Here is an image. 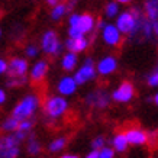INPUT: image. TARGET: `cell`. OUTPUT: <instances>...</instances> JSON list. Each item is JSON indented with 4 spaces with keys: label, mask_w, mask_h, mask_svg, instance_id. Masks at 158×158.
Wrapping results in <instances>:
<instances>
[{
    "label": "cell",
    "mask_w": 158,
    "mask_h": 158,
    "mask_svg": "<svg viewBox=\"0 0 158 158\" xmlns=\"http://www.w3.org/2000/svg\"><path fill=\"white\" fill-rule=\"evenodd\" d=\"M144 13L141 12L139 7H134L132 10H125L120 12V15L115 19V25L118 26L122 35H128L129 38H132L138 29L139 20L142 19Z\"/></svg>",
    "instance_id": "cell-1"
},
{
    "label": "cell",
    "mask_w": 158,
    "mask_h": 158,
    "mask_svg": "<svg viewBox=\"0 0 158 158\" xmlns=\"http://www.w3.org/2000/svg\"><path fill=\"white\" fill-rule=\"evenodd\" d=\"M39 103H41V99L38 94H35V93L26 94L15 105V107L12 109V116H15L20 122L31 119L39 109Z\"/></svg>",
    "instance_id": "cell-2"
},
{
    "label": "cell",
    "mask_w": 158,
    "mask_h": 158,
    "mask_svg": "<svg viewBox=\"0 0 158 158\" xmlns=\"http://www.w3.org/2000/svg\"><path fill=\"white\" fill-rule=\"evenodd\" d=\"M70 109V103H68L67 97H62L60 94H52L48 96L44 102V113L45 116L51 120H58Z\"/></svg>",
    "instance_id": "cell-3"
},
{
    "label": "cell",
    "mask_w": 158,
    "mask_h": 158,
    "mask_svg": "<svg viewBox=\"0 0 158 158\" xmlns=\"http://www.w3.org/2000/svg\"><path fill=\"white\" fill-rule=\"evenodd\" d=\"M39 47H41V51L44 54H47L49 57H57V55H61L62 49H64V44L61 42V39L58 36V34L52 29H48L45 31L42 35H41V39H39Z\"/></svg>",
    "instance_id": "cell-4"
},
{
    "label": "cell",
    "mask_w": 158,
    "mask_h": 158,
    "mask_svg": "<svg viewBox=\"0 0 158 158\" xmlns=\"http://www.w3.org/2000/svg\"><path fill=\"white\" fill-rule=\"evenodd\" d=\"M97 76V70H96V64L91 60L90 57L84 58V61L81 62V65L74 71V78L78 86H84L87 83L93 81Z\"/></svg>",
    "instance_id": "cell-5"
},
{
    "label": "cell",
    "mask_w": 158,
    "mask_h": 158,
    "mask_svg": "<svg viewBox=\"0 0 158 158\" xmlns=\"http://www.w3.org/2000/svg\"><path fill=\"white\" fill-rule=\"evenodd\" d=\"M20 141L15 134H6L0 138V158H18Z\"/></svg>",
    "instance_id": "cell-6"
},
{
    "label": "cell",
    "mask_w": 158,
    "mask_h": 158,
    "mask_svg": "<svg viewBox=\"0 0 158 158\" xmlns=\"http://www.w3.org/2000/svg\"><path fill=\"white\" fill-rule=\"evenodd\" d=\"M100 38L105 45L115 48V47H119L122 44L123 35H122V32L118 29V26L115 23H107L106 22V25L100 29Z\"/></svg>",
    "instance_id": "cell-7"
},
{
    "label": "cell",
    "mask_w": 158,
    "mask_h": 158,
    "mask_svg": "<svg viewBox=\"0 0 158 158\" xmlns=\"http://www.w3.org/2000/svg\"><path fill=\"white\" fill-rule=\"evenodd\" d=\"M29 70L31 65L28 62V58L12 57L9 60V68H7L9 78H25L29 74Z\"/></svg>",
    "instance_id": "cell-8"
},
{
    "label": "cell",
    "mask_w": 158,
    "mask_h": 158,
    "mask_svg": "<svg viewBox=\"0 0 158 158\" xmlns=\"http://www.w3.org/2000/svg\"><path fill=\"white\" fill-rule=\"evenodd\" d=\"M112 100L116 103H129L135 97V87L131 81H122L112 91Z\"/></svg>",
    "instance_id": "cell-9"
},
{
    "label": "cell",
    "mask_w": 158,
    "mask_h": 158,
    "mask_svg": "<svg viewBox=\"0 0 158 158\" xmlns=\"http://www.w3.org/2000/svg\"><path fill=\"white\" fill-rule=\"evenodd\" d=\"M110 99H112V96H110L106 90H103V89H96V90L87 93L86 103L89 106H91V107H94V109H105V107H107V105H109Z\"/></svg>",
    "instance_id": "cell-10"
},
{
    "label": "cell",
    "mask_w": 158,
    "mask_h": 158,
    "mask_svg": "<svg viewBox=\"0 0 158 158\" xmlns=\"http://www.w3.org/2000/svg\"><path fill=\"white\" fill-rule=\"evenodd\" d=\"M49 71V62L47 60H36L31 65L29 70V80L35 84H39L45 80V77L48 76Z\"/></svg>",
    "instance_id": "cell-11"
},
{
    "label": "cell",
    "mask_w": 158,
    "mask_h": 158,
    "mask_svg": "<svg viewBox=\"0 0 158 158\" xmlns=\"http://www.w3.org/2000/svg\"><path fill=\"white\" fill-rule=\"evenodd\" d=\"M77 89H78V84H77L74 76H62L60 80L57 81V86H55V90H57V94L62 97H70L73 94H76Z\"/></svg>",
    "instance_id": "cell-12"
},
{
    "label": "cell",
    "mask_w": 158,
    "mask_h": 158,
    "mask_svg": "<svg viewBox=\"0 0 158 158\" xmlns=\"http://www.w3.org/2000/svg\"><path fill=\"white\" fill-rule=\"evenodd\" d=\"M97 74L102 77H109L118 70V58L113 55H105L96 62Z\"/></svg>",
    "instance_id": "cell-13"
},
{
    "label": "cell",
    "mask_w": 158,
    "mask_h": 158,
    "mask_svg": "<svg viewBox=\"0 0 158 158\" xmlns=\"http://www.w3.org/2000/svg\"><path fill=\"white\" fill-rule=\"evenodd\" d=\"M125 135H126V138H128L129 145H134V147L145 145L149 139V135L147 134L144 129L136 128V126H134V128H128V129L125 131Z\"/></svg>",
    "instance_id": "cell-14"
},
{
    "label": "cell",
    "mask_w": 158,
    "mask_h": 158,
    "mask_svg": "<svg viewBox=\"0 0 158 158\" xmlns=\"http://www.w3.org/2000/svg\"><path fill=\"white\" fill-rule=\"evenodd\" d=\"M76 28H78L81 31V34L86 36V35L94 32V29L97 28V20L96 18L91 13H80V18H78V23L76 25Z\"/></svg>",
    "instance_id": "cell-15"
},
{
    "label": "cell",
    "mask_w": 158,
    "mask_h": 158,
    "mask_svg": "<svg viewBox=\"0 0 158 158\" xmlns=\"http://www.w3.org/2000/svg\"><path fill=\"white\" fill-rule=\"evenodd\" d=\"M89 45H90V41H89L86 36L78 38V39H67L65 44H64V47L67 48L68 52H74V54H77V55L84 52V51L89 48Z\"/></svg>",
    "instance_id": "cell-16"
},
{
    "label": "cell",
    "mask_w": 158,
    "mask_h": 158,
    "mask_svg": "<svg viewBox=\"0 0 158 158\" xmlns=\"http://www.w3.org/2000/svg\"><path fill=\"white\" fill-rule=\"evenodd\" d=\"M60 65L64 71H76L77 65H78V55L74 52H65L62 54L61 61H60Z\"/></svg>",
    "instance_id": "cell-17"
},
{
    "label": "cell",
    "mask_w": 158,
    "mask_h": 158,
    "mask_svg": "<svg viewBox=\"0 0 158 158\" xmlns=\"http://www.w3.org/2000/svg\"><path fill=\"white\" fill-rule=\"evenodd\" d=\"M128 147H129V142L125 132H119L112 138V148L115 149V152H125Z\"/></svg>",
    "instance_id": "cell-18"
},
{
    "label": "cell",
    "mask_w": 158,
    "mask_h": 158,
    "mask_svg": "<svg viewBox=\"0 0 158 158\" xmlns=\"http://www.w3.org/2000/svg\"><path fill=\"white\" fill-rule=\"evenodd\" d=\"M144 15L151 22L158 20V0H145Z\"/></svg>",
    "instance_id": "cell-19"
},
{
    "label": "cell",
    "mask_w": 158,
    "mask_h": 158,
    "mask_svg": "<svg viewBox=\"0 0 158 158\" xmlns=\"http://www.w3.org/2000/svg\"><path fill=\"white\" fill-rule=\"evenodd\" d=\"M19 125H20V120H18L15 116L10 115V116H7L6 119H3L0 128H2V131L6 132V134H15L16 131L19 129Z\"/></svg>",
    "instance_id": "cell-20"
},
{
    "label": "cell",
    "mask_w": 158,
    "mask_h": 158,
    "mask_svg": "<svg viewBox=\"0 0 158 158\" xmlns=\"http://www.w3.org/2000/svg\"><path fill=\"white\" fill-rule=\"evenodd\" d=\"M41 151H42V145H41V142L38 141L36 136L31 135V136L26 139V152H28L29 155L36 157V155L41 154Z\"/></svg>",
    "instance_id": "cell-21"
},
{
    "label": "cell",
    "mask_w": 158,
    "mask_h": 158,
    "mask_svg": "<svg viewBox=\"0 0 158 158\" xmlns=\"http://www.w3.org/2000/svg\"><path fill=\"white\" fill-rule=\"evenodd\" d=\"M105 16L107 19H116L120 15V5L115 0H110L105 5Z\"/></svg>",
    "instance_id": "cell-22"
},
{
    "label": "cell",
    "mask_w": 158,
    "mask_h": 158,
    "mask_svg": "<svg viewBox=\"0 0 158 158\" xmlns=\"http://www.w3.org/2000/svg\"><path fill=\"white\" fill-rule=\"evenodd\" d=\"M70 6L65 5V3H58L55 7H52L51 9V12H49V16H51V19L54 20V22H58V20H61L65 15H67V12L70 9H68Z\"/></svg>",
    "instance_id": "cell-23"
},
{
    "label": "cell",
    "mask_w": 158,
    "mask_h": 158,
    "mask_svg": "<svg viewBox=\"0 0 158 158\" xmlns=\"http://www.w3.org/2000/svg\"><path fill=\"white\" fill-rule=\"evenodd\" d=\"M65 145H67V138L65 136H58V138H54L48 145V149L49 152H61L62 149L65 148Z\"/></svg>",
    "instance_id": "cell-24"
},
{
    "label": "cell",
    "mask_w": 158,
    "mask_h": 158,
    "mask_svg": "<svg viewBox=\"0 0 158 158\" xmlns=\"http://www.w3.org/2000/svg\"><path fill=\"white\" fill-rule=\"evenodd\" d=\"M25 55L26 58H36L41 52V47H38L36 44H28L26 47H25Z\"/></svg>",
    "instance_id": "cell-25"
},
{
    "label": "cell",
    "mask_w": 158,
    "mask_h": 158,
    "mask_svg": "<svg viewBox=\"0 0 158 158\" xmlns=\"http://www.w3.org/2000/svg\"><path fill=\"white\" fill-rule=\"evenodd\" d=\"M106 147V138L103 135H97L91 139V149L93 151H100Z\"/></svg>",
    "instance_id": "cell-26"
},
{
    "label": "cell",
    "mask_w": 158,
    "mask_h": 158,
    "mask_svg": "<svg viewBox=\"0 0 158 158\" xmlns=\"http://www.w3.org/2000/svg\"><path fill=\"white\" fill-rule=\"evenodd\" d=\"M32 128H34V122L31 119H28V120H22L20 122V125H19V132H23V134H28L29 135V132L32 131ZM16 131V132H18Z\"/></svg>",
    "instance_id": "cell-27"
},
{
    "label": "cell",
    "mask_w": 158,
    "mask_h": 158,
    "mask_svg": "<svg viewBox=\"0 0 158 158\" xmlns=\"http://www.w3.org/2000/svg\"><path fill=\"white\" fill-rule=\"evenodd\" d=\"M67 35H68V39H78V38H83L84 35L81 34V31L76 26H68L67 29Z\"/></svg>",
    "instance_id": "cell-28"
},
{
    "label": "cell",
    "mask_w": 158,
    "mask_h": 158,
    "mask_svg": "<svg viewBox=\"0 0 158 158\" xmlns=\"http://www.w3.org/2000/svg\"><path fill=\"white\" fill-rule=\"evenodd\" d=\"M147 83H148V86L152 87V89L158 87V70H154V71L149 74L148 78H147Z\"/></svg>",
    "instance_id": "cell-29"
},
{
    "label": "cell",
    "mask_w": 158,
    "mask_h": 158,
    "mask_svg": "<svg viewBox=\"0 0 158 158\" xmlns=\"http://www.w3.org/2000/svg\"><path fill=\"white\" fill-rule=\"evenodd\" d=\"M99 158H115V149L112 147H105L99 151Z\"/></svg>",
    "instance_id": "cell-30"
},
{
    "label": "cell",
    "mask_w": 158,
    "mask_h": 158,
    "mask_svg": "<svg viewBox=\"0 0 158 158\" xmlns=\"http://www.w3.org/2000/svg\"><path fill=\"white\" fill-rule=\"evenodd\" d=\"M25 83H26V77L25 78H9L6 81V84L9 87H20V86H23Z\"/></svg>",
    "instance_id": "cell-31"
},
{
    "label": "cell",
    "mask_w": 158,
    "mask_h": 158,
    "mask_svg": "<svg viewBox=\"0 0 158 158\" xmlns=\"http://www.w3.org/2000/svg\"><path fill=\"white\" fill-rule=\"evenodd\" d=\"M7 68H9V61H6L3 57H0V76H3L7 73Z\"/></svg>",
    "instance_id": "cell-32"
},
{
    "label": "cell",
    "mask_w": 158,
    "mask_h": 158,
    "mask_svg": "<svg viewBox=\"0 0 158 158\" xmlns=\"http://www.w3.org/2000/svg\"><path fill=\"white\" fill-rule=\"evenodd\" d=\"M6 99H7V94H6L5 89H2V87H0V106L5 105V103H6Z\"/></svg>",
    "instance_id": "cell-33"
},
{
    "label": "cell",
    "mask_w": 158,
    "mask_h": 158,
    "mask_svg": "<svg viewBox=\"0 0 158 158\" xmlns=\"http://www.w3.org/2000/svg\"><path fill=\"white\" fill-rule=\"evenodd\" d=\"M84 158H99V151H93V149H91Z\"/></svg>",
    "instance_id": "cell-34"
},
{
    "label": "cell",
    "mask_w": 158,
    "mask_h": 158,
    "mask_svg": "<svg viewBox=\"0 0 158 158\" xmlns=\"http://www.w3.org/2000/svg\"><path fill=\"white\" fill-rule=\"evenodd\" d=\"M45 2H47V5H48L51 9H52V7H55V6L60 3V0H45Z\"/></svg>",
    "instance_id": "cell-35"
},
{
    "label": "cell",
    "mask_w": 158,
    "mask_h": 158,
    "mask_svg": "<svg viewBox=\"0 0 158 158\" xmlns=\"http://www.w3.org/2000/svg\"><path fill=\"white\" fill-rule=\"evenodd\" d=\"M152 29H154V35L158 38V20H154L152 22Z\"/></svg>",
    "instance_id": "cell-36"
},
{
    "label": "cell",
    "mask_w": 158,
    "mask_h": 158,
    "mask_svg": "<svg viewBox=\"0 0 158 158\" xmlns=\"http://www.w3.org/2000/svg\"><path fill=\"white\" fill-rule=\"evenodd\" d=\"M60 158H78L76 155V154H64V155H61Z\"/></svg>",
    "instance_id": "cell-37"
},
{
    "label": "cell",
    "mask_w": 158,
    "mask_h": 158,
    "mask_svg": "<svg viewBox=\"0 0 158 158\" xmlns=\"http://www.w3.org/2000/svg\"><path fill=\"white\" fill-rule=\"evenodd\" d=\"M115 2H118L119 5H128V3H131L132 0H115Z\"/></svg>",
    "instance_id": "cell-38"
},
{
    "label": "cell",
    "mask_w": 158,
    "mask_h": 158,
    "mask_svg": "<svg viewBox=\"0 0 158 158\" xmlns=\"http://www.w3.org/2000/svg\"><path fill=\"white\" fill-rule=\"evenodd\" d=\"M152 100H154V103H155V105L158 106V91L157 93H155V94H154V97H152Z\"/></svg>",
    "instance_id": "cell-39"
},
{
    "label": "cell",
    "mask_w": 158,
    "mask_h": 158,
    "mask_svg": "<svg viewBox=\"0 0 158 158\" xmlns=\"http://www.w3.org/2000/svg\"><path fill=\"white\" fill-rule=\"evenodd\" d=\"M0 39H2V29H0Z\"/></svg>",
    "instance_id": "cell-40"
},
{
    "label": "cell",
    "mask_w": 158,
    "mask_h": 158,
    "mask_svg": "<svg viewBox=\"0 0 158 158\" xmlns=\"http://www.w3.org/2000/svg\"><path fill=\"white\" fill-rule=\"evenodd\" d=\"M155 70H158V61H157V67H155Z\"/></svg>",
    "instance_id": "cell-41"
}]
</instances>
